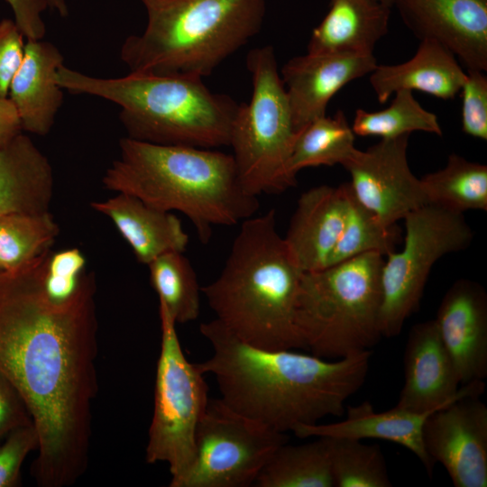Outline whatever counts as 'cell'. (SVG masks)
Wrapping results in <instances>:
<instances>
[{"instance_id":"cell-1","label":"cell","mask_w":487,"mask_h":487,"mask_svg":"<svg viewBox=\"0 0 487 487\" xmlns=\"http://www.w3.org/2000/svg\"><path fill=\"white\" fill-rule=\"evenodd\" d=\"M51 249L0 271V372L19 392L39 436L32 474L65 487L85 473L91 406L98 386L97 317L92 272L67 301L51 300L42 279Z\"/></svg>"},{"instance_id":"cell-2","label":"cell","mask_w":487,"mask_h":487,"mask_svg":"<svg viewBox=\"0 0 487 487\" xmlns=\"http://www.w3.org/2000/svg\"><path fill=\"white\" fill-rule=\"evenodd\" d=\"M199 330L212 355L197 365L216 378L220 399L278 432L342 416L345 401L368 374L371 350L331 362L290 350L253 347L216 318L202 323Z\"/></svg>"},{"instance_id":"cell-3","label":"cell","mask_w":487,"mask_h":487,"mask_svg":"<svg viewBox=\"0 0 487 487\" xmlns=\"http://www.w3.org/2000/svg\"><path fill=\"white\" fill-rule=\"evenodd\" d=\"M119 146V157L103 176L104 187L155 208L182 213L204 244L213 226L237 225L260 208L258 197L242 186L232 154L127 136Z\"/></svg>"},{"instance_id":"cell-4","label":"cell","mask_w":487,"mask_h":487,"mask_svg":"<svg viewBox=\"0 0 487 487\" xmlns=\"http://www.w3.org/2000/svg\"><path fill=\"white\" fill-rule=\"evenodd\" d=\"M303 272L270 209L241 223L220 274L201 287V293L216 319L246 345L306 349L296 323Z\"/></svg>"},{"instance_id":"cell-5","label":"cell","mask_w":487,"mask_h":487,"mask_svg":"<svg viewBox=\"0 0 487 487\" xmlns=\"http://www.w3.org/2000/svg\"><path fill=\"white\" fill-rule=\"evenodd\" d=\"M56 80L72 94L97 96L120 107L127 137L158 144L205 149L229 146L239 104L212 92L202 78L130 72L98 78L60 67Z\"/></svg>"},{"instance_id":"cell-6","label":"cell","mask_w":487,"mask_h":487,"mask_svg":"<svg viewBox=\"0 0 487 487\" xmlns=\"http://www.w3.org/2000/svg\"><path fill=\"white\" fill-rule=\"evenodd\" d=\"M147 23L123 42L130 72L209 76L259 33L266 0H141Z\"/></svg>"},{"instance_id":"cell-7","label":"cell","mask_w":487,"mask_h":487,"mask_svg":"<svg viewBox=\"0 0 487 487\" xmlns=\"http://www.w3.org/2000/svg\"><path fill=\"white\" fill-rule=\"evenodd\" d=\"M383 256L368 253L302 274L296 323L306 349L320 358H344L381 336Z\"/></svg>"},{"instance_id":"cell-8","label":"cell","mask_w":487,"mask_h":487,"mask_svg":"<svg viewBox=\"0 0 487 487\" xmlns=\"http://www.w3.org/2000/svg\"><path fill=\"white\" fill-rule=\"evenodd\" d=\"M253 94L239 104L229 146L244 188L253 196L280 194L297 184L288 170L296 132L274 48L265 45L246 59Z\"/></svg>"},{"instance_id":"cell-9","label":"cell","mask_w":487,"mask_h":487,"mask_svg":"<svg viewBox=\"0 0 487 487\" xmlns=\"http://www.w3.org/2000/svg\"><path fill=\"white\" fill-rule=\"evenodd\" d=\"M161 341L157 363L154 406L146 446V462L166 463L170 487H177L196 455V432L209 398L204 373L188 362L176 323L159 302Z\"/></svg>"},{"instance_id":"cell-10","label":"cell","mask_w":487,"mask_h":487,"mask_svg":"<svg viewBox=\"0 0 487 487\" xmlns=\"http://www.w3.org/2000/svg\"><path fill=\"white\" fill-rule=\"evenodd\" d=\"M403 248L386 255L381 272V336L398 335L419 307L434 264L444 255L466 249L473 237L463 214L426 204L404 218Z\"/></svg>"},{"instance_id":"cell-11","label":"cell","mask_w":487,"mask_h":487,"mask_svg":"<svg viewBox=\"0 0 487 487\" xmlns=\"http://www.w3.org/2000/svg\"><path fill=\"white\" fill-rule=\"evenodd\" d=\"M195 442L194 463L177 487L251 486L288 436L209 399Z\"/></svg>"},{"instance_id":"cell-12","label":"cell","mask_w":487,"mask_h":487,"mask_svg":"<svg viewBox=\"0 0 487 487\" xmlns=\"http://www.w3.org/2000/svg\"><path fill=\"white\" fill-rule=\"evenodd\" d=\"M409 137L381 139L364 151L357 149L343 166L357 200L387 226L427 204L420 179L408 163Z\"/></svg>"},{"instance_id":"cell-13","label":"cell","mask_w":487,"mask_h":487,"mask_svg":"<svg viewBox=\"0 0 487 487\" xmlns=\"http://www.w3.org/2000/svg\"><path fill=\"white\" fill-rule=\"evenodd\" d=\"M431 461L455 487L487 486V407L479 396L462 397L433 411L422 432Z\"/></svg>"},{"instance_id":"cell-14","label":"cell","mask_w":487,"mask_h":487,"mask_svg":"<svg viewBox=\"0 0 487 487\" xmlns=\"http://www.w3.org/2000/svg\"><path fill=\"white\" fill-rule=\"evenodd\" d=\"M403 367L404 383L396 405L401 409L424 412L484 391L482 381L468 382L458 390V374L434 319L410 328Z\"/></svg>"},{"instance_id":"cell-15","label":"cell","mask_w":487,"mask_h":487,"mask_svg":"<svg viewBox=\"0 0 487 487\" xmlns=\"http://www.w3.org/2000/svg\"><path fill=\"white\" fill-rule=\"evenodd\" d=\"M412 33L447 48L467 69L487 70V0H392Z\"/></svg>"},{"instance_id":"cell-16","label":"cell","mask_w":487,"mask_h":487,"mask_svg":"<svg viewBox=\"0 0 487 487\" xmlns=\"http://www.w3.org/2000/svg\"><path fill=\"white\" fill-rule=\"evenodd\" d=\"M373 54L307 53L288 60L280 70L297 133L326 115L329 101L351 81L377 66Z\"/></svg>"},{"instance_id":"cell-17","label":"cell","mask_w":487,"mask_h":487,"mask_svg":"<svg viewBox=\"0 0 487 487\" xmlns=\"http://www.w3.org/2000/svg\"><path fill=\"white\" fill-rule=\"evenodd\" d=\"M439 336L462 385L487 376V294L460 279L444 295L436 314Z\"/></svg>"},{"instance_id":"cell-18","label":"cell","mask_w":487,"mask_h":487,"mask_svg":"<svg viewBox=\"0 0 487 487\" xmlns=\"http://www.w3.org/2000/svg\"><path fill=\"white\" fill-rule=\"evenodd\" d=\"M348 182L321 185L301 194L283 236L294 260L305 271L326 266L348 214Z\"/></svg>"},{"instance_id":"cell-19","label":"cell","mask_w":487,"mask_h":487,"mask_svg":"<svg viewBox=\"0 0 487 487\" xmlns=\"http://www.w3.org/2000/svg\"><path fill=\"white\" fill-rule=\"evenodd\" d=\"M63 61V55L51 42L26 40L23 60L8 94L23 131L46 135L52 128L63 101V89L56 80Z\"/></svg>"},{"instance_id":"cell-20","label":"cell","mask_w":487,"mask_h":487,"mask_svg":"<svg viewBox=\"0 0 487 487\" xmlns=\"http://www.w3.org/2000/svg\"><path fill=\"white\" fill-rule=\"evenodd\" d=\"M91 207L113 222L142 264L148 265L167 253L187 250L189 236L171 212L151 207L126 193L92 202Z\"/></svg>"},{"instance_id":"cell-21","label":"cell","mask_w":487,"mask_h":487,"mask_svg":"<svg viewBox=\"0 0 487 487\" xmlns=\"http://www.w3.org/2000/svg\"><path fill=\"white\" fill-rule=\"evenodd\" d=\"M438 409L418 412L395 406L377 412L371 402L365 400L348 407L344 420L323 425H299L292 433L299 438L326 436L391 441L412 452L431 476L435 464L425 450L422 432L428 415Z\"/></svg>"},{"instance_id":"cell-22","label":"cell","mask_w":487,"mask_h":487,"mask_svg":"<svg viewBox=\"0 0 487 487\" xmlns=\"http://www.w3.org/2000/svg\"><path fill=\"white\" fill-rule=\"evenodd\" d=\"M465 78L466 72L447 48L435 40L424 39L410 60L396 65H377L369 79L378 101L383 104L400 90L453 99Z\"/></svg>"},{"instance_id":"cell-23","label":"cell","mask_w":487,"mask_h":487,"mask_svg":"<svg viewBox=\"0 0 487 487\" xmlns=\"http://www.w3.org/2000/svg\"><path fill=\"white\" fill-rule=\"evenodd\" d=\"M53 186L51 165L28 135L0 146V217L49 211Z\"/></svg>"},{"instance_id":"cell-24","label":"cell","mask_w":487,"mask_h":487,"mask_svg":"<svg viewBox=\"0 0 487 487\" xmlns=\"http://www.w3.org/2000/svg\"><path fill=\"white\" fill-rule=\"evenodd\" d=\"M391 10L380 0H330L327 14L312 31L308 53L373 54L388 33Z\"/></svg>"},{"instance_id":"cell-25","label":"cell","mask_w":487,"mask_h":487,"mask_svg":"<svg viewBox=\"0 0 487 487\" xmlns=\"http://www.w3.org/2000/svg\"><path fill=\"white\" fill-rule=\"evenodd\" d=\"M302 445H281L261 471L259 487H335L330 443L326 436Z\"/></svg>"},{"instance_id":"cell-26","label":"cell","mask_w":487,"mask_h":487,"mask_svg":"<svg viewBox=\"0 0 487 487\" xmlns=\"http://www.w3.org/2000/svg\"><path fill=\"white\" fill-rule=\"evenodd\" d=\"M427 204L463 214L487 210V166L452 153L444 168L420 179Z\"/></svg>"},{"instance_id":"cell-27","label":"cell","mask_w":487,"mask_h":487,"mask_svg":"<svg viewBox=\"0 0 487 487\" xmlns=\"http://www.w3.org/2000/svg\"><path fill=\"white\" fill-rule=\"evenodd\" d=\"M354 136L342 110L313 121L298 134L289 161V175L296 179L308 167L344 166L357 150Z\"/></svg>"},{"instance_id":"cell-28","label":"cell","mask_w":487,"mask_h":487,"mask_svg":"<svg viewBox=\"0 0 487 487\" xmlns=\"http://www.w3.org/2000/svg\"><path fill=\"white\" fill-rule=\"evenodd\" d=\"M159 302L176 324L196 320L200 312L201 287L184 253H164L147 265Z\"/></svg>"},{"instance_id":"cell-29","label":"cell","mask_w":487,"mask_h":487,"mask_svg":"<svg viewBox=\"0 0 487 487\" xmlns=\"http://www.w3.org/2000/svg\"><path fill=\"white\" fill-rule=\"evenodd\" d=\"M59 233L49 211L0 217V271L16 270L50 249Z\"/></svg>"},{"instance_id":"cell-30","label":"cell","mask_w":487,"mask_h":487,"mask_svg":"<svg viewBox=\"0 0 487 487\" xmlns=\"http://www.w3.org/2000/svg\"><path fill=\"white\" fill-rule=\"evenodd\" d=\"M390 106L381 111L368 112L362 108L355 111L351 125L355 135L378 136L391 139L415 131L443 134L437 116L426 110L409 90L394 93Z\"/></svg>"},{"instance_id":"cell-31","label":"cell","mask_w":487,"mask_h":487,"mask_svg":"<svg viewBox=\"0 0 487 487\" xmlns=\"http://www.w3.org/2000/svg\"><path fill=\"white\" fill-rule=\"evenodd\" d=\"M348 184L347 218L326 266L368 253L386 256L395 251L400 241L401 234L396 225L387 226L382 224L373 212L357 200Z\"/></svg>"},{"instance_id":"cell-32","label":"cell","mask_w":487,"mask_h":487,"mask_svg":"<svg viewBox=\"0 0 487 487\" xmlns=\"http://www.w3.org/2000/svg\"><path fill=\"white\" fill-rule=\"evenodd\" d=\"M328 438L335 487L391 486L383 455L377 445H366L352 438Z\"/></svg>"},{"instance_id":"cell-33","label":"cell","mask_w":487,"mask_h":487,"mask_svg":"<svg viewBox=\"0 0 487 487\" xmlns=\"http://www.w3.org/2000/svg\"><path fill=\"white\" fill-rule=\"evenodd\" d=\"M85 265V256L78 248L51 252L42 279L47 297L58 303L69 299L79 287Z\"/></svg>"},{"instance_id":"cell-34","label":"cell","mask_w":487,"mask_h":487,"mask_svg":"<svg viewBox=\"0 0 487 487\" xmlns=\"http://www.w3.org/2000/svg\"><path fill=\"white\" fill-rule=\"evenodd\" d=\"M462 131L472 137L487 140V77L483 71L467 69L461 87Z\"/></svg>"},{"instance_id":"cell-35","label":"cell","mask_w":487,"mask_h":487,"mask_svg":"<svg viewBox=\"0 0 487 487\" xmlns=\"http://www.w3.org/2000/svg\"><path fill=\"white\" fill-rule=\"evenodd\" d=\"M39 446V436L32 423L10 432L0 443V487L20 482V472L26 456Z\"/></svg>"},{"instance_id":"cell-36","label":"cell","mask_w":487,"mask_h":487,"mask_svg":"<svg viewBox=\"0 0 487 487\" xmlns=\"http://www.w3.org/2000/svg\"><path fill=\"white\" fill-rule=\"evenodd\" d=\"M24 39L14 20L0 21V98H8L12 80L23 60Z\"/></svg>"},{"instance_id":"cell-37","label":"cell","mask_w":487,"mask_h":487,"mask_svg":"<svg viewBox=\"0 0 487 487\" xmlns=\"http://www.w3.org/2000/svg\"><path fill=\"white\" fill-rule=\"evenodd\" d=\"M31 423L32 418L19 392L0 372V443L15 428Z\"/></svg>"},{"instance_id":"cell-38","label":"cell","mask_w":487,"mask_h":487,"mask_svg":"<svg viewBox=\"0 0 487 487\" xmlns=\"http://www.w3.org/2000/svg\"><path fill=\"white\" fill-rule=\"evenodd\" d=\"M11 7L14 22L26 40H41L46 33L43 13L46 0H4Z\"/></svg>"},{"instance_id":"cell-39","label":"cell","mask_w":487,"mask_h":487,"mask_svg":"<svg viewBox=\"0 0 487 487\" xmlns=\"http://www.w3.org/2000/svg\"><path fill=\"white\" fill-rule=\"evenodd\" d=\"M23 132L21 122L9 98H0V146Z\"/></svg>"},{"instance_id":"cell-40","label":"cell","mask_w":487,"mask_h":487,"mask_svg":"<svg viewBox=\"0 0 487 487\" xmlns=\"http://www.w3.org/2000/svg\"><path fill=\"white\" fill-rule=\"evenodd\" d=\"M48 7L56 12L61 17L69 14V8L65 0H46Z\"/></svg>"},{"instance_id":"cell-41","label":"cell","mask_w":487,"mask_h":487,"mask_svg":"<svg viewBox=\"0 0 487 487\" xmlns=\"http://www.w3.org/2000/svg\"><path fill=\"white\" fill-rule=\"evenodd\" d=\"M380 1L392 7V0H380Z\"/></svg>"}]
</instances>
